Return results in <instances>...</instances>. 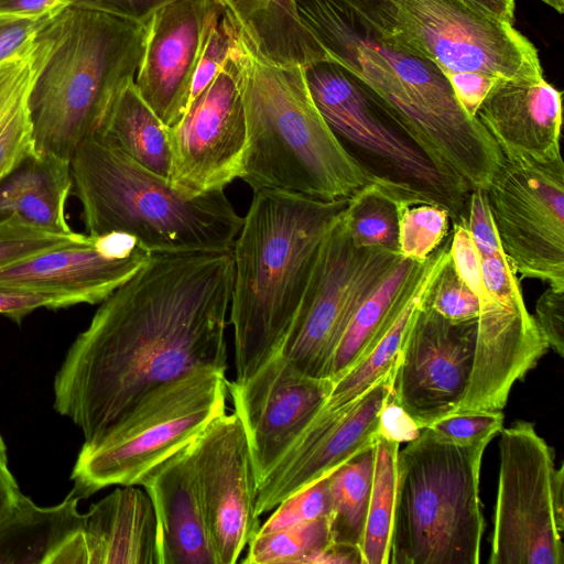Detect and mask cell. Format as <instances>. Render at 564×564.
<instances>
[{
    "instance_id": "83f0119b",
    "label": "cell",
    "mask_w": 564,
    "mask_h": 564,
    "mask_svg": "<svg viewBox=\"0 0 564 564\" xmlns=\"http://www.w3.org/2000/svg\"><path fill=\"white\" fill-rule=\"evenodd\" d=\"M80 498L72 490L53 507H39L20 492L0 519V564H46L53 551L84 525Z\"/></svg>"
},
{
    "instance_id": "603a6c76",
    "label": "cell",
    "mask_w": 564,
    "mask_h": 564,
    "mask_svg": "<svg viewBox=\"0 0 564 564\" xmlns=\"http://www.w3.org/2000/svg\"><path fill=\"white\" fill-rule=\"evenodd\" d=\"M189 444L140 480L158 528L159 564H218L195 482Z\"/></svg>"
},
{
    "instance_id": "d6a6232c",
    "label": "cell",
    "mask_w": 564,
    "mask_h": 564,
    "mask_svg": "<svg viewBox=\"0 0 564 564\" xmlns=\"http://www.w3.org/2000/svg\"><path fill=\"white\" fill-rule=\"evenodd\" d=\"M392 195L375 183L348 198L343 220L357 248H382L400 253L399 223L402 208Z\"/></svg>"
},
{
    "instance_id": "e575fe53",
    "label": "cell",
    "mask_w": 564,
    "mask_h": 564,
    "mask_svg": "<svg viewBox=\"0 0 564 564\" xmlns=\"http://www.w3.org/2000/svg\"><path fill=\"white\" fill-rule=\"evenodd\" d=\"M449 213L434 204L403 207L399 223L401 257L423 263L449 236Z\"/></svg>"
},
{
    "instance_id": "c3c4849f",
    "label": "cell",
    "mask_w": 564,
    "mask_h": 564,
    "mask_svg": "<svg viewBox=\"0 0 564 564\" xmlns=\"http://www.w3.org/2000/svg\"><path fill=\"white\" fill-rule=\"evenodd\" d=\"M46 564H89L83 528L64 540L50 555Z\"/></svg>"
},
{
    "instance_id": "30bf717a",
    "label": "cell",
    "mask_w": 564,
    "mask_h": 564,
    "mask_svg": "<svg viewBox=\"0 0 564 564\" xmlns=\"http://www.w3.org/2000/svg\"><path fill=\"white\" fill-rule=\"evenodd\" d=\"M564 468L534 424L500 431L489 564H563Z\"/></svg>"
},
{
    "instance_id": "836d02e7",
    "label": "cell",
    "mask_w": 564,
    "mask_h": 564,
    "mask_svg": "<svg viewBox=\"0 0 564 564\" xmlns=\"http://www.w3.org/2000/svg\"><path fill=\"white\" fill-rule=\"evenodd\" d=\"M332 542L328 517L303 524L259 532L247 545L243 563H301Z\"/></svg>"
},
{
    "instance_id": "f907efd6",
    "label": "cell",
    "mask_w": 564,
    "mask_h": 564,
    "mask_svg": "<svg viewBox=\"0 0 564 564\" xmlns=\"http://www.w3.org/2000/svg\"><path fill=\"white\" fill-rule=\"evenodd\" d=\"M73 0H0V13L17 15H42L59 11Z\"/></svg>"
},
{
    "instance_id": "cb8c5ba5",
    "label": "cell",
    "mask_w": 564,
    "mask_h": 564,
    "mask_svg": "<svg viewBox=\"0 0 564 564\" xmlns=\"http://www.w3.org/2000/svg\"><path fill=\"white\" fill-rule=\"evenodd\" d=\"M89 564H159L152 502L135 485L121 486L84 513Z\"/></svg>"
},
{
    "instance_id": "8d00e7d4",
    "label": "cell",
    "mask_w": 564,
    "mask_h": 564,
    "mask_svg": "<svg viewBox=\"0 0 564 564\" xmlns=\"http://www.w3.org/2000/svg\"><path fill=\"white\" fill-rule=\"evenodd\" d=\"M421 305L454 323L477 321L479 314L478 297L457 273L451 258L430 284Z\"/></svg>"
},
{
    "instance_id": "db71d44e",
    "label": "cell",
    "mask_w": 564,
    "mask_h": 564,
    "mask_svg": "<svg viewBox=\"0 0 564 564\" xmlns=\"http://www.w3.org/2000/svg\"><path fill=\"white\" fill-rule=\"evenodd\" d=\"M465 7L481 14L512 24L514 0H456Z\"/></svg>"
},
{
    "instance_id": "f1b7e54d",
    "label": "cell",
    "mask_w": 564,
    "mask_h": 564,
    "mask_svg": "<svg viewBox=\"0 0 564 564\" xmlns=\"http://www.w3.org/2000/svg\"><path fill=\"white\" fill-rule=\"evenodd\" d=\"M93 135L169 180L172 154L167 128L141 98L134 82L118 96Z\"/></svg>"
},
{
    "instance_id": "f5cc1de1",
    "label": "cell",
    "mask_w": 564,
    "mask_h": 564,
    "mask_svg": "<svg viewBox=\"0 0 564 564\" xmlns=\"http://www.w3.org/2000/svg\"><path fill=\"white\" fill-rule=\"evenodd\" d=\"M307 564H362L359 547L330 542L310 557Z\"/></svg>"
},
{
    "instance_id": "e0dca14e",
    "label": "cell",
    "mask_w": 564,
    "mask_h": 564,
    "mask_svg": "<svg viewBox=\"0 0 564 564\" xmlns=\"http://www.w3.org/2000/svg\"><path fill=\"white\" fill-rule=\"evenodd\" d=\"M188 447L217 563L234 564L261 527L257 478L241 422L236 413H224Z\"/></svg>"
},
{
    "instance_id": "d590c367",
    "label": "cell",
    "mask_w": 564,
    "mask_h": 564,
    "mask_svg": "<svg viewBox=\"0 0 564 564\" xmlns=\"http://www.w3.org/2000/svg\"><path fill=\"white\" fill-rule=\"evenodd\" d=\"M86 235L53 232L17 216L0 218V270L47 250L77 242Z\"/></svg>"
},
{
    "instance_id": "277c9868",
    "label": "cell",
    "mask_w": 564,
    "mask_h": 564,
    "mask_svg": "<svg viewBox=\"0 0 564 564\" xmlns=\"http://www.w3.org/2000/svg\"><path fill=\"white\" fill-rule=\"evenodd\" d=\"M147 25L69 4L28 42L34 155L70 161L134 82Z\"/></svg>"
},
{
    "instance_id": "ee69618b",
    "label": "cell",
    "mask_w": 564,
    "mask_h": 564,
    "mask_svg": "<svg viewBox=\"0 0 564 564\" xmlns=\"http://www.w3.org/2000/svg\"><path fill=\"white\" fill-rule=\"evenodd\" d=\"M56 12L42 15L0 13V62L21 53L33 35Z\"/></svg>"
},
{
    "instance_id": "4316f807",
    "label": "cell",
    "mask_w": 564,
    "mask_h": 564,
    "mask_svg": "<svg viewBox=\"0 0 564 564\" xmlns=\"http://www.w3.org/2000/svg\"><path fill=\"white\" fill-rule=\"evenodd\" d=\"M72 187L69 161L33 155L0 184V218L17 216L53 232L70 234L65 205Z\"/></svg>"
},
{
    "instance_id": "8992f818",
    "label": "cell",
    "mask_w": 564,
    "mask_h": 564,
    "mask_svg": "<svg viewBox=\"0 0 564 564\" xmlns=\"http://www.w3.org/2000/svg\"><path fill=\"white\" fill-rule=\"evenodd\" d=\"M87 235L121 232L151 253L231 250L241 217L225 191L193 198L95 135L69 161Z\"/></svg>"
},
{
    "instance_id": "681fc988",
    "label": "cell",
    "mask_w": 564,
    "mask_h": 564,
    "mask_svg": "<svg viewBox=\"0 0 564 564\" xmlns=\"http://www.w3.org/2000/svg\"><path fill=\"white\" fill-rule=\"evenodd\" d=\"M381 28L393 32L398 0H345Z\"/></svg>"
},
{
    "instance_id": "1f68e13d",
    "label": "cell",
    "mask_w": 564,
    "mask_h": 564,
    "mask_svg": "<svg viewBox=\"0 0 564 564\" xmlns=\"http://www.w3.org/2000/svg\"><path fill=\"white\" fill-rule=\"evenodd\" d=\"M399 445L377 435L371 495L359 546L362 564L389 563Z\"/></svg>"
},
{
    "instance_id": "2e32d148",
    "label": "cell",
    "mask_w": 564,
    "mask_h": 564,
    "mask_svg": "<svg viewBox=\"0 0 564 564\" xmlns=\"http://www.w3.org/2000/svg\"><path fill=\"white\" fill-rule=\"evenodd\" d=\"M476 334L477 321L454 323L421 303L414 310L390 395L421 429L458 412L473 371Z\"/></svg>"
},
{
    "instance_id": "4dcf8cb0",
    "label": "cell",
    "mask_w": 564,
    "mask_h": 564,
    "mask_svg": "<svg viewBox=\"0 0 564 564\" xmlns=\"http://www.w3.org/2000/svg\"><path fill=\"white\" fill-rule=\"evenodd\" d=\"M375 465V444L329 475L333 543L359 547L368 513Z\"/></svg>"
},
{
    "instance_id": "ffe728a7",
    "label": "cell",
    "mask_w": 564,
    "mask_h": 564,
    "mask_svg": "<svg viewBox=\"0 0 564 564\" xmlns=\"http://www.w3.org/2000/svg\"><path fill=\"white\" fill-rule=\"evenodd\" d=\"M223 12L217 0H176L158 10L147 24L134 85L167 129L188 107L199 58Z\"/></svg>"
},
{
    "instance_id": "9c48e42d",
    "label": "cell",
    "mask_w": 564,
    "mask_h": 564,
    "mask_svg": "<svg viewBox=\"0 0 564 564\" xmlns=\"http://www.w3.org/2000/svg\"><path fill=\"white\" fill-rule=\"evenodd\" d=\"M226 371L193 370L143 394L98 441L84 444L70 479L86 499L112 485H139L152 468L226 413Z\"/></svg>"
},
{
    "instance_id": "3957f363",
    "label": "cell",
    "mask_w": 564,
    "mask_h": 564,
    "mask_svg": "<svg viewBox=\"0 0 564 564\" xmlns=\"http://www.w3.org/2000/svg\"><path fill=\"white\" fill-rule=\"evenodd\" d=\"M347 203L282 189L253 192L231 248L229 323L237 380L280 351L319 248Z\"/></svg>"
},
{
    "instance_id": "8fae6325",
    "label": "cell",
    "mask_w": 564,
    "mask_h": 564,
    "mask_svg": "<svg viewBox=\"0 0 564 564\" xmlns=\"http://www.w3.org/2000/svg\"><path fill=\"white\" fill-rule=\"evenodd\" d=\"M401 259L387 249L355 247L341 214L319 248L280 352L305 375L327 379L352 314Z\"/></svg>"
},
{
    "instance_id": "5b68a950",
    "label": "cell",
    "mask_w": 564,
    "mask_h": 564,
    "mask_svg": "<svg viewBox=\"0 0 564 564\" xmlns=\"http://www.w3.org/2000/svg\"><path fill=\"white\" fill-rule=\"evenodd\" d=\"M240 67L248 138L240 178L253 192L333 200L371 183L317 109L303 66L269 62L243 36Z\"/></svg>"
},
{
    "instance_id": "ac0fdd59",
    "label": "cell",
    "mask_w": 564,
    "mask_h": 564,
    "mask_svg": "<svg viewBox=\"0 0 564 564\" xmlns=\"http://www.w3.org/2000/svg\"><path fill=\"white\" fill-rule=\"evenodd\" d=\"M332 388L333 381L305 375L280 351L247 379L228 381L257 485L308 426Z\"/></svg>"
},
{
    "instance_id": "11a10c76",
    "label": "cell",
    "mask_w": 564,
    "mask_h": 564,
    "mask_svg": "<svg viewBox=\"0 0 564 564\" xmlns=\"http://www.w3.org/2000/svg\"><path fill=\"white\" fill-rule=\"evenodd\" d=\"M545 4L550 6L552 9H555L558 13H563L564 11V0H541Z\"/></svg>"
},
{
    "instance_id": "9a60e30c",
    "label": "cell",
    "mask_w": 564,
    "mask_h": 564,
    "mask_svg": "<svg viewBox=\"0 0 564 564\" xmlns=\"http://www.w3.org/2000/svg\"><path fill=\"white\" fill-rule=\"evenodd\" d=\"M242 45L243 36L214 80L167 129L172 154L169 182L185 197L225 189L241 177L248 144L241 94Z\"/></svg>"
},
{
    "instance_id": "d4e9b609",
    "label": "cell",
    "mask_w": 564,
    "mask_h": 564,
    "mask_svg": "<svg viewBox=\"0 0 564 564\" xmlns=\"http://www.w3.org/2000/svg\"><path fill=\"white\" fill-rule=\"evenodd\" d=\"M262 58L279 65L305 66L328 58L301 22L295 0H217Z\"/></svg>"
},
{
    "instance_id": "74e56055",
    "label": "cell",
    "mask_w": 564,
    "mask_h": 564,
    "mask_svg": "<svg viewBox=\"0 0 564 564\" xmlns=\"http://www.w3.org/2000/svg\"><path fill=\"white\" fill-rule=\"evenodd\" d=\"M329 475L282 500L269 519L261 524L259 532L290 528L328 517L330 511Z\"/></svg>"
},
{
    "instance_id": "60d3db41",
    "label": "cell",
    "mask_w": 564,
    "mask_h": 564,
    "mask_svg": "<svg viewBox=\"0 0 564 564\" xmlns=\"http://www.w3.org/2000/svg\"><path fill=\"white\" fill-rule=\"evenodd\" d=\"M480 258L503 252L491 216L486 189L476 188L468 193L464 216Z\"/></svg>"
},
{
    "instance_id": "f546056e",
    "label": "cell",
    "mask_w": 564,
    "mask_h": 564,
    "mask_svg": "<svg viewBox=\"0 0 564 564\" xmlns=\"http://www.w3.org/2000/svg\"><path fill=\"white\" fill-rule=\"evenodd\" d=\"M29 87L24 50L0 62V184L34 155Z\"/></svg>"
},
{
    "instance_id": "4fadbf2b",
    "label": "cell",
    "mask_w": 564,
    "mask_h": 564,
    "mask_svg": "<svg viewBox=\"0 0 564 564\" xmlns=\"http://www.w3.org/2000/svg\"><path fill=\"white\" fill-rule=\"evenodd\" d=\"M497 235L521 278L564 292V163L503 159L486 189Z\"/></svg>"
},
{
    "instance_id": "ab89813d",
    "label": "cell",
    "mask_w": 564,
    "mask_h": 564,
    "mask_svg": "<svg viewBox=\"0 0 564 564\" xmlns=\"http://www.w3.org/2000/svg\"><path fill=\"white\" fill-rule=\"evenodd\" d=\"M502 411L457 412L427 426L440 441L470 446L489 444L503 429Z\"/></svg>"
},
{
    "instance_id": "7a4b0ae2",
    "label": "cell",
    "mask_w": 564,
    "mask_h": 564,
    "mask_svg": "<svg viewBox=\"0 0 564 564\" xmlns=\"http://www.w3.org/2000/svg\"><path fill=\"white\" fill-rule=\"evenodd\" d=\"M295 4L328 58L356 75L442 170L469 191L487 189L502 152L433 62L345 0Z\"/></svg>"
},
{
    "instance_id": "7bdbcfd3",
    "label": "cell",
    "mask_w": 564,
    "mask_h": 564,
    "mask_svg": "<svg viewBox=\"0 0 564 564\" xmlns=\"http://www.w3.org/2000/svg\"><path fill=\"white\" fill-rule=\"evenodd\" d=\"M542 336L560 357L564 356V292L549 286L535 303L533 315Z\"/></svg>"
},
{
    "instance_id": "7dc6e473",
    "label": "cell",
    "mask_w": 564,
    "mask_h": 564,
    "mask_svg": "<svg viewBox=\"0 0 564 564\" xmlns=\"http://www.w3.org/2000/svg\"><path fill=\"white\" fill-rule=\"evenodd\" d=\"M465 112L476 118V112L498 78L476 73H454L446 76Z\"/></svg>"
},
{
    "instance_id": "52a82bcc",
    "label": "cell",
    "mask_w": 564,
    "mask_h": 564,
    "mask_svg": "<svg viewBox=\"0 0 564 564\" xmlns=\"http://www.w3.org/2000/svg\"><path fill=\"white\" fill-rule=\"evenodd\" d=\"M487 444L446 443L424 427L399 449L390 564H478Z\"/></svg>"
},
{
    "instance_id": "ba28073f",
    "label": "cell",
    "mask_w": 564,
    "mask_h": 564,
    "mask_svg": "<svg viewBox=\"0 0 564 564\" xmlns=\"http://www.w3.org/2000/svg\"><path fill=\"white\" fill-rule=\"evenodd\" d=\"M312 98L340 145L371 183L403 206L434 204L464 216L470 192L442 170L370 89L337 62L305 65Z\"/></svg>"
},
{
    "instance_id": "6da1fadb",
    "label": "cell",
    "mask_w": 564,
    "mask_h": 564,
    "mask_svg": "<svg viewBox=\"0 0 564 564\" xmlns=\"http://www.w3.org/2000/svg\"><path fill=\"white\" fill-rule=\"evenodd\" d=\"M232 254L155 252L94 314L55 375L53 406L90 445L148 391L227 369Z\"/></svg>"
},
{
    "instance_id": "d6986e66",
    "label": "cell",
    "mask_w": 564,
    "mask_h": 564,
    "mask_svg": "<svg viewBox=\"0 0 564 564\" xmlns=\"http://www.w3.org/2000/svg\"><path fill=\"white\" fill-rule=\"evenodd\" d=\"M394 368V367H393ZM392 372L380 378L352 403L319 410L276 465L257 485V513L332 474L377 440L380 411L391 392Z\"/></svg>"
},
{
    "instance_id": "44dd1931",
    "label": "cell",
    "mask_w": 564,
    "mask_h": 564,
    "mask_svg": "<svg viewBox=\"0 0 564 564\" xmlns=\"http://www.w3.org/2000/svg\"><path fill=\"white\" fill-rule=\"evenodd\" d=\"M134 237L86 235L0 270V286L65 295L97 304L132 278L151 258Z\"/></svg>"
},
{
    "instance_id": "816d5d0a",
    "label": "cell",
    "mask_w": 564,
    "mask_h": 564,
    "mask_svg": "<svg viewBox=\"0 0 564 564\" xmlns=\"http://www.w3.org/2000/svg\"><path fill=\"white\" fill-rule=\"evenodd\" d=\"M21 490L8 463L6 443L0 434V519L15 505Z\"/></svg>"
},
{
    "instance_id": "7402d4cb",
    "label": "cell",
    "mask_w": 564,
    "mask_h": 564,
    "mask_svg": "<svg viewBox=\"0 0 564 564\" xmlns=\"http://www.w3.org/2000/svg\"><path fill=\"white\" fill-rule=\"evenodd\" d=\"M476 118L505 159L546 162L561 156L562 91L543 76L497 79Z\"/></svg>"
},
{
    "instance_id": "f35d334b",
    "label": "cell",
    "mask_w": 564,
    "mask_h": 564,
    "mask_svg": "<svg viewBox=\"0 0 564 564\" xmlns=\"http://www.w3.org/2000/svg\"><path fill=\"white\" fill-rule=\"evenodd\" d=\"M241 39L242 34L235 19L224 10L217 24L210 31L199 58L193 79L189 104L208 87L221 67L238 51Z\"/></svg>"
},
{
    "instance_id": "b9f144b4",
    "label": "cell",
    "mask_w": 564,
    "mask_h": 564,
    "mask_svg": "<svg viewBox=\"0 0 564 564\" xmlns=\"http://www.w3.org/2000/svg\"><path fill=\"white\" fill-rule=\"evenodd\" d=\"M78 304L65 295L0 286V314L17 324L37 308H64Z\"/></svg>"
},
{
    "instance_id": "484cf974",
    "label": "cell",
    "mask_w": 564,
    "mask_h": 564,
    "mask_svg": "<svg viewBox=\"0 0 564 564\" xmlns=\"http://www.w3.org/2000/svg\"><path fill=\"white\" fill-rule=\"evenodd\" d=\"M424 262L417 263L402 257L358 306L335 348L327 379L336 381L364 360L382 339L413 293Z\"/></svg>"
},
{
    "instance_id": "bcb514c9",
    "label": "cell",
    "mask_w": 564,
    "mask_h": 564,
    "mask_svg": "<svg viewBox=\"0 0 564 564\" xmlns=\"http://www.w3.org/2000/svg\"><path fill=\"white\" fill-rule=\"evenodd\" d=\"M421 431L416 422L389 394L379 414L377 435L400 444L415 440Z\"/></svg>"
},
{
    "instance_id": "7c38bea8",
    "label": "cell",
    "mask_w": 564,
    "mask_h": 564,
    "mask_svg": "<svg viewBox=\"0 0 564 564\" xmlns=\"http://www.w3.org/2000/svg\"><path fill=\"white\" fill-rule=\"evenodd\" d=\"M393 33L445 76L476 73L507 80L543 76L538 50L512 24L456 0H398Z\"/></svg>"
},
{
    "instance_id": "5bb4252c",
    "label": "cell",
    "mask_w": 564,
    "mask_h": 564,
    "mask_svg": "<svg viewBox=\"0 0 564 564\" xmlns=\"http://www.w3.org/2000/svg\"><path fill=\"white\" fill-rule=\"evenodd\" d=\"M481 276L474 366L458 412L502 411L513 384L550 348L525 307L517 273L508 260H486Z\"/></svg>"
},
{
    "instance_id": "f6af8a7d",
    "label": "cell",
    "mask_w": 564,
    "mask_h": 564,
    "mask_svg": "<svg viewBox=\"0 0 564 564\" xmlns=\"http://www.w3.org/2000/svg\"><path fill=\"white\" fill-rule=\"evenodd\" d=\"M174 1L176 0H73L72 4L147 25L158 10Z\"/></svg>"
}]
</instances>
